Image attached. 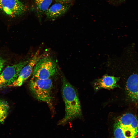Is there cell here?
Returning <instances> with one entry per match:
<instances>
[{"label":"cell","mask_w":138,"mask_h":138,"mask_svg":"<svg viewBox=\"0 0 138 138\" xmlns=\"http://www.w3.org/2000/svg\"><path fill=\"white\" fill-rule=\"evenodd\" d=\"M126 89L131 100L138 102V74H133L129 77L126 82Z\"/></svg>","instance_id":"10"},{"label":"cell","mask_w":138,"mask_h":138,"mask_svg":"<svg viewBox=\"0 0 138 138\" xmlns=\"http://www.w3.org/2000/svg\"><path fill=\"white\" fill-rule=\"evenodd\" d=\"M27 9L26 6L19 0H0V10L10 17L20 15Z\"/></svg>","instance_id":"7"},{"label":"cell","mask_w":138,"mask_h":138,"mask_svg":"<svg viewBox=\"0 0 138 138\" xmlns=\"http://www.w3.org/2000/svg\"><path fill=\"white\" fill-rule=\"evenodd\" d=\"M10 107L6 101L0 100V125L3 124L9 113Z\"/></svg>","instance_id":"12"},{"label":"cell","mask_w":138,"mask_h":138,"mask_svg":"<svg viewBox=\"0 0 138 138\" xmlns=\"http://www.w3.org/2000/svg\"><path fill=\"white\" fill-rule=\"evenodd\" d=\"M6 61V60L4 59L0 56V73L4 67Z\"/></svg>","instance_id":"13"},{"label":"cell","mask_w":138,"mask_h":138,"mask_svg":"<svg viewBox=\"0 0 138 138\" xmlns=\"http://www.w3.org/2000/svg\"><path fill=\"white\" fill-rule=\"evenodd\" d=\"M34 0L37 12L39 16L45 14L53 1V0Z\"/></svg>","instance_id":"11"},{"label":"cell","mask_w":138,"mask_h":138,"mask_svg":"<svg viewBox=\"0 0 138 138\" xmlns=\"http://www.w3.org/2000/svg\"><path fill=\"white\" fill-rule=\"evenodd\" d=\"M119 79V77L105 75L94 83V89L96 91H98L103 88L110 90L119 87L117 82Z\"/></svg>","instance_id":"9"},{"label":"cell","mask_w":138,"mask_h":138,"mask_svg":"<svg viewBox=\"0 0 138 138\" xmlns=\"http://www.w3.org/2000/svg\"><path fill=\"white\" fill-rule=\"evenodd\" d=\"M57 72V65L54 60L49 56H42L34 67L32 77L42 79L50 78Z\"/></svg>","instance_id":"4"},{"label":"cell","mask_w":138,"mask_h":138,"mask_svg":"<svg viewBox=\"0 0 138 138\" xmlns=\"http://www.w3.org/2000/svg\"><path fill=\"white\" fill-rule=\"evenodd\" d=\"M70 6L69 3L57 2L49 8L45 13L46 18L50 20H55L65 14Z\"/></svg>","instance_id":"8"},{"label":"cell","mask_w":138,"mask_h":138,"mask_svg":"<svg viewBox=\"0 0 138 138\" xmlns=\"http://www.w3.org/2000/svg\"><path fill=\"white\" fill-rule=\"evenodd\" d=\"M62 93L65 105V114L64 118L58 123V125H63L68 122L81 116L80 102L75 88L63 76L62 78Z\"/></svg>","instance_id":"1"},{"label":"cell","mask_w":138,"mask_h":138,"mask_svg":"<svg viewBox=\"0 0 138 138\" xmlns=\"http://www.w3.org/2000/svg\"><path fill=\"white\" fill-rule=\"evenodd\" d=\"M29 60L21 61L5 68L0 73V89L8 87L14 82L17 78L22 68Z\"/></svg>","instance_id":"5"},{"label":"cell","mask_w":138,"mask_h":138,"mask_svg":"<svg viewBox=\"0 0 138 138\" xmlns=\"http://www.w3.org/2000/svg\"><path fill=\"white\" fill-rule=\"evenodd\" d=\"M112 2H121L125 0H109Z\"/></svg>","instance_id":"15"},{"label":"cell","mask_w":138,"mask_h":138,"mask_svg":"<svg viewBox=\"0 0 138 138\" xmlns=\"http://www.w3.org/2000/svg\"><path fill=\"white\" fill-rule=\"evenodd\" d=\"M72 0H56L57 2L63 3H69Z\"/></svg>","instance_id":"14"},{"label":"cell","mask_w":138,"mask_h":138,"mask_svg":"<svg viewBox=\"0 0 138 138\" xmlns=\"http://www.w3.org/2000/svg\"><path fill=\"white\" fill-rule=\"evenodd\" d=\"M114 138H138V120L131 113L118 117L113 126Z\"/></svg>","instance_id":"2"},{"label":"cell","mask_w":138,"mask_h":138,"mask_svg":"<svg viewBox=\"0 0 138 138\" xmlns=\"http://www.w3.org/2000/svg\"><path fill=\"white\" fill-rule=\"evenodd\" d=\"M30 89L38 100L46 103L51 110L53 109L51 79H42L32 77L29 83Z\"/></svg>","instance_id":"3"},{"label":"cell","mask_w":138,"mask_h":138,"mask_svg":"<svg viewBox=\"0 0 138 138\" xmlns=\"http://www.w3.org/2000/svg\"><path fill=\"white\" fill-rule=\"evenodd\" d=\"M39 50H37L29 61L22 68L17 79L8 87H18L21 86L33 74L34 67L42 56Z\"/></svg>","instance_id":"6"}]
</instances>
